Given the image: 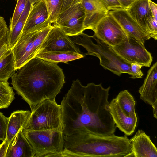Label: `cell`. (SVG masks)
Wrapping results in <instances>:
<instances>
[{
	"label": "cell",
	"mask_w": 157,
	"mask_h": 157,
	"mask_svg": "<svg viewBox=\"0 0 157 157\" xmlns=\"http://www.w3.org/2000/svg\"><path fill=\"white\" fill-rule=\"evenodd\" d=\"M110 89L101 83L84 86L78 79L73 81L60 105L64 136L77 130L99 136L114 134L116 127L108 101Z\"/></svg>",
	"instance_id": "6da1fadb"
},
{
	"label": "cell",
	"mask_w": 157,
	"mask_h": 157,
	"mask_svg": "<svg viewBox=\"0 0 157 157\" xmlns=\"http://www.w3.org/2000/svg\"><path fill=\"white\" fill-rule=\"evenodd\" d=\"M17 70L11 77V84L31 110L44 100H55L65 82L57 63L36 56Z\"/></svg>",
	"instance_id": "7a4b0ae2"
},
{
	"label": "cell",
	"mask_w": 157,
	"mask_h": 157,
	"mask_svg": "<svg viewBox=\"0 0 157 157\" xmlns=\"http://www.w3.org/2000/svg\"><path fill=\"white\" fill-rule=\"evenodd\" d=\"M131 152L127 136H99L81 130L64 136L60 157H126Z\"/></svg>",
	"instance_id": "3957f363"
},
{
	"label": "cell",
	"mask_w": 157,
	"mask_h": 157,
	"mask_svg": "<svg viewBox=\"0 0 157 157\" xmlns=\"http://www.w3.org/2000/svg\"><path fill=\"white\" fill-rule=\"evenodd\" d=\"M75 44L82 46L87 51L86 54L94 56L100 60V64L105 70L120 76L123 73L131 75V64L125 63L109 45L94 35L90 36L82 33L71 36Z\"/></svg>",
	"instance_id": "277c9868"
},
{
	"label": "cell",
	"mask_w": 157,
	"mask_h": 157,
	"mask_svg": "<svg viewBox=\"0 0 157 157\" xmlns=\"http://www.w3.org/2000/svg\"><path fill=\"white\" fill-rule=\"evenodd\" d=\"M48 21L35 27L29 32L22 33L12 48L17 70L35 57L43 42L52 26Z\"/></svg>",
	"instance_id": "5b68a950"
},
{
	"label": "cell",
	"mask_w": 157,
	"mask_h": 157,
	"mask_svg": "<svg viewBox=\"0 0 157 157\" xmlns=\"http://www.w3.org/2000/svg\"><path fill=\"white\" fill-rule=\"evenodd\" d=\"M22 132L33 150L34 157H59L64 150V135L62 130L23 129Z\"/></svg>",
	"instance_id": "8992f818"
},
{
	"label": "cell",
	"mask_w": 157,
	"mask_h": 157,
	"mask_svg": "<svg viewBox=\"0 0 157 157\" xmlns=\"http://www.w3.org/2000/svg\"><path fill=\"white\" fill-rule=\"evenodd\" d=\"M25 129L35 130H62L60 105L55 100H43L31 110L28 124Z\"/></svg>",
	"instance_id": "52a82bcc"
},
{
	"label": "cell",
	"mask_w": 157,
	"mask_h": 157,
	"mask_svg": "<svg viewBox=\"0 0 157 157\" xmlns=\"http://www.w3.org/2000/svg\"><path fill=\"white\" fill-rule=\"evenodd\" d=\"M110 47L127 63H136L150 67L153 61L151 53L146 49L144 44L132 37H129L127 41Z\"/></svg>",
	"instance_id": "ba28073f"
},
{
	"label": "cell",
	"mask_w": 157,
	"mask_h": 157,
	"mask_svg": "<svg viewBox=\"0 0 157 157\" xmlns=\"http://www.w3.org/2000/svg\"><path fill=\"white\" fill-rule=\"evenodd\" d=\"M96 37L110 47L128 40L129 37L109 13L97 24L93 31Z\"/></svg>",
	"instance_id": "9c48e42d"
},
{
	"label": "cell",
	"mask_w": 157,
	"mask_h": 157,
	"mask_svg": "<svg viewBox=\"0 0 157 157\" xmlns=\"http://www.w3.org/2000/svg\"><path fill=\"white\" fill-rule=\"evenodd\" d=\"M85 17L84 10L79 3L61 13L53 26L59 28L68 36H76L84 31Z\"/></svg>",
	"instance_id": "30bf717a"
},
{
	"label": "cell",
	"mask_w": 157,
	"mask_h": 157,
	"mask_svg": "<svg viewBox=\"0 0 157 157\" xmlns=\"http://www.w3.org/2000/svg\"><path fill=\"white\" fill-rule=\"evenodd\" d=\"M57 51L81 52L78 47L61 29L52 26L41 45L37 54L43 52Z\"/></svg>",
	"instance_id": "8fae6325"
},
{
	"label": "cell",
	"mask_w": 157,
	"mask_h": 157,
	"mask_svg": "<svg viewBox=\"0 0 157 157\" xmlns=\"http://www.w3.org/2000/svg\"><path fill=\"white\" fill-rule=\"evenodd\" d=\"M138 92L140 99L151 105L154 117L157 118V62L151 67Z\"/></svg>",
	"instance_id": "7c38bea8"
},
{
	"label": "cell",
	"mask_w": 157,
	"mask_h": 157,
	"mask_svg": "<svg viewBox=\"0 0 157 157\" xmlns=\"http://www.w3.org/2000/svg\"><path fill=\"white\" fill-rule=\"evenodd\" d=\"M128 36L133 37L144 44L150 39L141 27L129 15L126 10L120 9L109 11Z\"/></svg>",
	"instance_id": "4fadbf2b"
},
{
	"label": "cell",
	"mask_w": 157,
	"mask_h": 157,
	"mask_svg": "<svg viewBox=\"0 0 157 157\" xmlns=\"http://www.w3.org/2000/svg\"><path fill=\"white\" fill-rule=\"evenodd\" d=\"M129 140L131 152L128 157H157L156 146L143 130L139 129Z\"/></svg>",
	"instance_id": "5bb4252c"
},
{
	"label": "cell",
	"mask_w": 157,
	"mask_h": 157,
	"mask_svg": "<svg viewBox=\"0 0 157 157\" xmlns=\"http://www.w3.org/2000/svg\"><path fill=\"white\" fill-rule=\"evenodd\" d=\"M81 4L85 13L83 30L94 31L97 24L109 13V11L99 0H82Z\"/></svg>",
	"instance_id": "9a60e30c"
},
{
	"label": "cell",
	"mask_w": 157,
	"mask_h": 157,
	"mask_svg": "<svg viewBox=\"0 0 157 157\" xmlns=\"http://www.w3.org/2000/svg\"><path fill=\"white\" fill-rule=\"evenodd\" d=\"M110 114L116 127L125 135L129 136L134 132L136 126L137 117L136 114L128 116L121 109L115 98L109 103Z\"/></svg>",
	"instance_id": "2e32d148"
},
{
	"label": "cell",
	"mask_w": 157,
	"mask_h": 157,
	"mask_svg": "<svg viewBox=\"0 0 157 157\" xmlns=\"http://www.w3.org/2000/svg\"><path fill=\"white\" fill-rule=\"evenodd\" d=\"M21 128L9 144L6 157H34L32 147L24 135Z\"/></svg>",
	"instance_id": "e0dca14e"
},
{
	"label": "cell",
	"mask_w": 157,
	"mask_h": 157,
	"mask_svg": "<svg viewBox=\"0 0 157 157\" xmlns=\"http://www.w3.org/2000/svg\"><path fill=\"white\" fill-rule=\"evenodd\" d=\"M48 17L44 0H40L32 6L22 33L29 32L35 27L48 21Z\"/></svg>",
	"instance_id": "ac0fdd59"
},
{
	"label": "cell",
	"mask_w": 157,
	"mask_h": 157,
	"mask_svg": "<svg viewBox=\"0 0 157 157\" xmlns=\"http://www.w3.org/2000/svg\"><path fill=\"white\" fill-rule=\"evenodd\" d=\"M31 114L29 110H18L12 112L9 117L5 140L10 143L21 128L25 129L27 125Z\"/></svg>",
	"instance_id": "d6986e66"
},
{
	"label": "cell",
	"mask_w": 157,
	"mask_h": 157,
	"mask_svg": "<svg viewBox=\"0 0 157 157\" xmlns=\"http://www.w3.org/2000/svg\"><path fill=\"white\" fill-rule=\"evenodd\" d=\"M126 10L129 15L141 27L147 34V22L148 19L152 16L148 0H135Z\"/></svg>",
	"instance_id": "ffe728a7"
},
{
	"label": "cell",
	"mask_w": 157,
	"mask_h": 157,
	"mask_svg": "<svg viewBox=\"0 0 157 157\" xmlns=\"http://www.w3.org/2000/svg\"><path fill=\"white\" fill-rule=\"evenodd\" d=\"M84 55L81 53L70 51H57L41 52L36 55V57L47 61L58 63H67L83 58Z\"/></svg>",
	"instance_id": "44dd1931"
},
{
	"label": "cell",
	"mask_w": 157,
	"mask_h": 157,
	"mask_svg": "<svg viewBox=\"0 0 157 157\" xmlns=\"http://www.w3.org/2000/svg\"><path fill=\"white\" fill-rule=\"evenodd\" d=\"M29 0H28L25 8L17 22L11 29H9L7 45L10 49L15 45L19 39L32 6Z\"/></svg>",
	"instance_id": "7402d4cb"
},
{
	"label": "cell",
	"mask_w": 157,
	"mask_h": 157,
	"mask_svg": "<svg viewBox=\"0 0 157 157\" xmlns=\"http://www.w3.org/2000/svg\"><path fill=\"white\" fill-rule=\"evenodd\" d=\"M16 71L13 54L10 48L0 59V81L7 82Z\"/></svg>",
	"instance_id": "603a6c76"
},
{
	"label": "cell",
	"mask_w": 157,
	"mask_h": 157,
	"mask_svg": "<svg viewBox=\"0 0 157 157\" xmlns=\"http://www.w3.org/2000/svg\"><path fill=\"white\" fill-rule=\"evenodd\" d=\"M115 99L121 109L128 116L136 114V101L133 96L127 90L120 91Z\"/></svg>",
	"instance_id": "cb8c5ba5"
},
{
	"label": "cell",
	"mask_w": 157,
	"mask_h": 157,
	"mask_svg": "<svg viewBox=\"0 0 157 157\" xmlns=\"http://www.w3.org/2000/svg\"><path fill=\"white\" fill-rule=\"evenodd\" d=\"M9 84L8 81H0V109L8 108L15 98V94Z\"/></svg>",
	"instance_id": "d4e9b609"
},
{
	"label": "cell",
	"mask_w": 157,
	"mask_h": 157,
	"mask_svg": "<svg viewBox=\"0 0 157 157\" xmlns=\"http://www.w3.org/2000/svg\"><path fill=\"white\" fill-rule=\"evenodd\" d=\"M49 15L48 21L51 24L55 23L62 8V0H44Z\"/></svg>",
	"instance_id": "484cf974"
},
{
	"label": "cell",
	"mask_w": 157,
	"mask_h": 157,
	"mask_svg": "<svg viewBox=\"0 0 157 157\" xmlns=\"http://www.w3.org/2000/svg\"><path fill=\"white\" fill-rule=\"evenodd\" d=\"M28 0H17L14 13L10 22L9 29L14 26L23 11Z\"/></svg>",
	"instance_id": "4316f807"
},
{
	"label": "cell",
	"mask_w": 157,
	"mask_h": 157,
	"mask_svg": "<svg viewBox=\"0 0 157 157\" xmlns=\"http://www.w3.org/2000/svg\"><path fill=\"white\" fill-rule=\"evenodd\" d=\"M9 29L4 18L0 16V49L7 44Z\"/></svg>",
	"instance_id": "83f0119b"
},
{
	"label": "cell",
	"mask_w": 157,
	"mask_h": 157,
	"mask_svg": "<svg viewBox=\"0 0 157 157\" xmlns=\"http://www.w3.org/2000/svg\"><path fill=\"white\" fill-rule=\"evenodd\" d=\"M146 33L150 38L156 40L157 39V20L153 16L147 20L146 27Z\"/></svg>",
	"instance_id": "f1b7e54d"
},
{
	"label": "cell",
	"mask_w": 157,
	"mask_h": 157,
	"mask_svg": "<svg viewBox=\"0 0 157 157\" xmlns=\"http://www.w3.org/2000/svg\"><path fill=\"white\" fill-rule=\"evenodd\" d=\"M8 117L0 112V140L4 141L6 136Z\"/></svg>",
	"instance_id": "f546056e"
},
{
	"label": "cell",
	"mask_w": 157,
	"mask_h": 157,
	"mask_svg": "<svg viewBox=\"0 0 157 157\" xmlns=\"http://www.w3.org/2000/svg\"><path fill=\"white\" fill-rule=\"evenodd\" d=\"M109 11L122 9L117 0H99Z\"/></svg>",
	"instance_id": "4dcf8cb0"
},
{
	"label": "cell",
	"mask_w": 157,
	"mask_h": 157,
	"mask_svg": "<svg viewBox=\"0 0 157 157\" xmlns=\"http://www.w3.org/2000/svg\"><path fill=\"white\" fill-rule=\"evenodd\" d=\"M142 65L136 63L131 64V70L132 75L131 78H142L144 74L141 69Z\"/></svg>",
	"instance_id": "1f68e13d"
},
{
	"label": "cell",
	"mask_w": 157,
	"mask_h": 157,
	"mask_svg": "<svg viewBox=\"0 0 157 157\" xmlns=\"http://www.w3.org/2000/svg\"><path fill=\"white\" fill-rule=\"evenodd\" d=\"M82 1V0H62V6L60 13L75 5L81 3Z\"/></svg>",
	"instance_id": "d6a6232c"
},
{
	"label": "cell",
	"mask_w": 157,
	"mask_h": 157,
	"mask_svg": "<svg viewBox=\"0 0 157 157\" xmlns=\"http://www.w3.org/2000/svg\"><path fill=\"white\" fill-rule=\"evenodd\" d=\"M149 8L153 16L157 20V5L151 0H148Z\"/></svg>",
	"instance_id": "836d02e7"
},
{
	"label": "cell",
	"mask_w": 157,
	"mask_h": 157,
	"mask_svg": "<svg viewBox=\"0 0 157 157\" xmlns=\"http://www.w3.org/2000/svg\"><path fill=\"white\" fill-rule=\"evenodd\" d=\"M8 144L5 140L0 144V157H6V153Z\"/></svg>",
	"instance_id": "e575fe53"
},
{
	"label": "cell",
	"mask_w": 157,
	"mask_h": 157,
	"mask_svg": "<svg viewBox=\"0 0 157 157\" xmlns=\"http://www.w3.org/2000/svg\"><path fill=\"white\" fill-rule=\"evenodd\" d=\"M122 9L127 10L135 0H117Z\"/></svg>",
	"instance_id": "d590c367"
},
{
	"label": "cell",
	"mask_w": 157,
	"mask_h": 157,
	"mask_svg": "<svg viewBox=\"0 0 157 157\" xmlns=\"http://www.w3.org/2000/svg\"><path fill=\"white\" fill-rule=\"evenodd\" d=\"M10 48L7 44L5 45L0 49V59Z\"/></svg>",
	"instance_id": "8d00e7d4"
},
{
	"label": "cell",
	"mask_w": 157,
	"mask_h": 157,
	"mask_svg": "<svg viewBox=\"0 0 157 157\" xmlns=\"http://www.w3.org/2000/svg\"><path fill=\"white\" fill-rule=\"evenodd\" d=\"M40 0H29L31 4L33 5L36 2H38Z\"/></svg>",
	"instance_id": "74e56055"
}]
</instances>
